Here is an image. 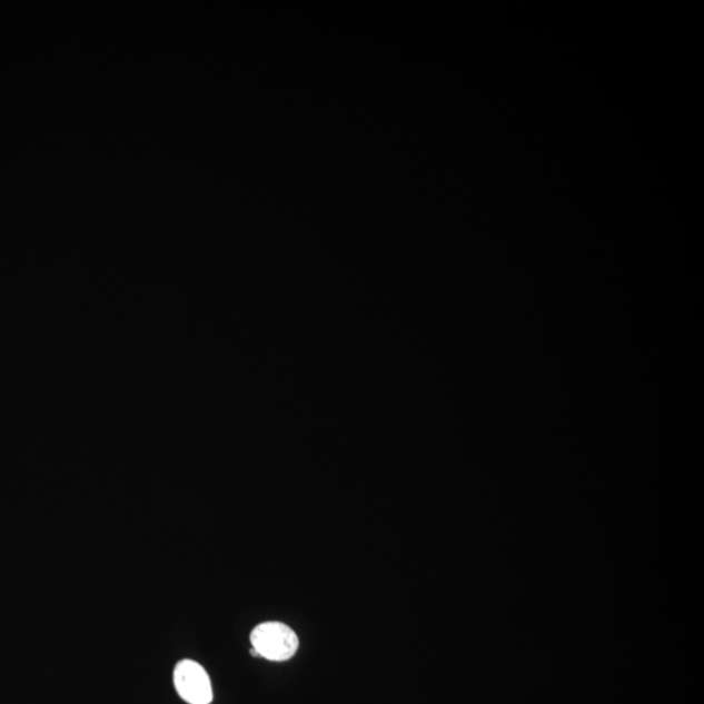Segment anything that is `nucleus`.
Wrapping results in <instances>:
<instances>
[{
	"mask_svg": "<svg viewBox=\"0 0 704 704\" xmlns=\"http://www.w3.org/2000/svg\"><path fill=\"white\" fill-rule=\"evenodd\" d=\"M173 685L181 700L188 704H210L214 701L208 672L198 662L181 661L173 670Z\"/></svg>",
	"mask_w": 704,
	"mask_h": 704,
	"instance_id": "obj_2",
	"label": "nucleus"
},
{
	"mask_svg": "<svg viewBox=\"0 0 704 704\" xmlns=\"http://www.w3.org/2000/svg\"><path fill=\"white\" fill-rule=\"evenodd\" d=\"M252 655L271 662H286L297 653L299 639L290 626L282 623L257 625L251 634Z\"/></svg>",
	"mask_w": 704,
	"mask_h": 704,
	"instance_id": "obj_1",
	"label": "nucleus"
}]
</instances>
